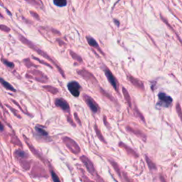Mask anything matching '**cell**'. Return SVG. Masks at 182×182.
Returning <instances> with one entry per match:
<instances>
[{"label":"cell","instance_id":"6da1fadb","mask_svg":"<svg viewBox=\"0 0 182 182\" xmlns=\"http://www.w3.org/2000/svg\"><path fill=\"white\" fill-rule=\"evenodd\" d=\"M18 35H19V38L20 41H21V42L24 43V44H26V46H29V48H31V49L34 50V51H36V52L37 53H38V54H39V55H41V56H42L43 57L46 58V59L49 60V61H51V62H52V63H53V64H54L55 66H56V67L57 68V69L58 70V71H59V72L61 73V74L62 75V76L63 77V78H65L64 71H63L62 68L60 67V66H58V65L57 64V62H56V61H53L52 58H51V56H48V55L47 53H46V52H45V51H42V50L39 49V48H38V47H36V46H35V45H34V43H33L32 42H31V41H29V40L27 39V38H24V36H21V35H20V34H18Z\"/></svg>","mask_w":182,"mask_h":182},{"label":"cell","instance_id":"7a4b0ae2","mask_svg":"<svg viewBox=\"0 0 182 182\" xmlns=\"http://www.w3.org/2000/svg\"><path fill=\"white\" fill-rule=\"evenodd\" d=\"M159 102L158 106L164 107V108H169L172 104L173 100L171 97L167 96L164 93H160L158 95Z\"/></svg>","mask_w":182,"mask_h":182},{"label":"cell","instance_id":"3957f363","mask_svg":"<svg viewBox=\"0 0 182 182\" xmlns=\"http://www.w3.org/2000/svg\"><path fill=\"white\" fill-rule=\"evenodd\" d=\"M103 70H104L105 75H106L107 78H108L109 83L111 84V86L113 87V88H114L115 91L118 93V91H119V84H118V82L117 81L115 76L106 66H105Z\"/></svg>","mask_w":182,"mask_h":182},{"label":"cell","instance_id":"277c9868","mask_svg":"<svg viewBox=\"0 0 182 182\" xmlns=\"http://www.w3.org/2000/svg\"><path fill=\"white\" fill-rule=\"evenodd\" d=\"M68 89L70 93H71L73 96L78 98L80 96L81 93V86H80L79 83L76 81H71L68 83L67 85Z\"/></svg>","mask_w":182,"mask_h":182},{"label":"cell","instance_id":"5b68a950","mask_svg":"<svg viewBox=\"0 0 182 182\" xmlns=\"http://www.w3.org/2000/svg\"><path fill=\"white\" fill-rule=\"evenodd\" d=\"M83 98H84V100L85 101H86L87 106L89 107L90 109H91L93 113H97L99 112L100 110L99 106H98V103H97L91 96H87V95L84 94L83 95Z\"/></svg>","mask_w":182,"mask_h":182},{"label":"cell","instance_id":"8992f818","mask_svg":"<svg viewBox=\"0 0 182 182\" xmlns=\"http://www.w3.org/2000/svg\"><path fill=\"white\" fill-rule=\"evenodd\" d=\"M63 142H64L65 144L69 148V149L71 152L75 154H77L80 152V148L78 147V145L77 144V143L75 141H73V140H71V138L66 137H63Z\"/></svg>","mask_w":182,"mask_h":182},{"label":"cell","instance_id":"52a82bcc","mask_svg":"<svg viewBox=\"0 0 182 182\" xmlns=\"http://www.w3.org/2000/svg\"><path fill=\"white\" fill-rule=\"evenodd\" d=\"M55 105L58 108H60L61 110H63V111L67 112V113L70 112L69 104H68L67 101H65L63 98H56L55 100Z\"/></svg>","mask_w":182,"mask_h":182},{"label":"cell","instance_id":"ba28073f","mask_svg":"<svg viewBox=\"0 0 182 182\" xmlns=\"http://www.w3.org/2000/svg\"><path fill=\"white\" fill-rule=\"evenodd\" d=\"M127 79L133 86L137 88L138 89L141 90V91H144V86L142 81L137 79V78H135V77L129 76V75H127Z\"/></svg>","mask_w":182,"mask_h":182},{"label":"cell","instance_id":"9c48e42d","mask_svg":"<svg viewBox=\"0 0 182 182\" xmlns=\"http://www.w3.org/2000/svg\"><path fill=\"white\" fill-rule=\"evenodd\" d=\"M78 73L80 75V76L83 77V78H85L86 81H92L93 83H94V82L97 83L96 78L93 76V74H92L91 72L86 71V70L82 69V70H81V71H78Z\"/></svg>","mask_w":182,"mask_h":182},{"label":"cell","instance_id":"30bf717a","mask_svg":"<svg viewBox=\"0 0 182 182\" xmlns=\"http://www.w3.org/2000/svg\"><path fill=\"white\" fill-rule=\"evenodd\" d=\"M127 130L129 132H130L133 133L134 135H137V137H139L141 138V139H142L144 142L147 140V135H145L143 132H142L141 130H140L138 129H135V128L131 127H129V126L127 127Z\"/></svg>","mask_w":182,"mask_h":182},{"label":"cell","instance_id":"8fae6325","mask_svg":"<svg viewBox=\"0 0 182 182\" xmlns=\"http://www.w3.org/2000/svg\"><path fill=\"white\" fill-rule=\"evenodd\" d=\"M119 146L121 147L123 149H124L125 151H126V152L129 155H130V156L133 157L134 158L139 157V154H138L137 153L134 149H132L130 148V147H128L127 145L123 144V142H120L119 144Z\"/></svg>","mask_w":182,"mask_h":182},{"label":"cell","instance_id":"7c38bea8","mask_svg":"<svg viewBox=\"0 0 182 182\" xmlns=\"http://www.w3.org/2000/svg\"><path fill=\"white\" fill-rule=\"evenodd\" d=\"M86 38H87V41H88V44H89L90 46H92V47H94V48H98V49L99 50V51H101V52L103 53V55H104V53H103V51H101V48H100L99 46H98V42H97V41L94 39V38L91 37V36H87Z\"/></svg>","mask_w":182,"mask_h":182},{"label":"cell","instance_id":"4fadbf2b","mask_svg":"<svg viewBox=\"0 0 182 182\" xmlns=\"http://www.w3.org/2000/svg\"><path fill=\"white\" fill-rule=\"evenodd\" d=\"M0 83H1V84L3 86V87L6 88V89L12 92H16V89H15L14 87L11 86L9 83H8L7 81H6L4 79H3L2 78H0Z\"/></svg>","mask_w":182,"mask_h":182},{"label":"cell","instance_id":"5bb4252c","mask_svg":"<svg viewBox=\"0 0 182 182\" xmlns=\"http://www.w3.org/2000/svg\"><path fill=\"white\" fill-rule=\"evenodd\" d=\"M35 130H36V133H37L38 135H40V136H41V137H48V133L46 131V130L43 129V127H41V126L37 125V126H36V127H35Z\"/></svg>","mask_w":182,"mask_h":182},{"label":"cell","instance_id":"9a60e30c","mask_svg":"<svg viewBox=\"0 0 182 182\" xmlns=\"http://www.w3.org/2000/svg\"><path fill=\"white\" fill-rule=\"evenodd\" d=\"M81 159L82 161H83V162H84L85 164H86V167L88 168V169L89 170V171H91V173H93V164H92L91 161H90V160L88 159V158L86 157H85V156L81 157Z\"/></svg>","mask_w":182,"mask_h":182},{"label":"cell","instance_id":"2e32d148","mask_svg":"<svg viewBox=\"0 0 182 182\" xmlns=\"http://www.w3.org/2000/svg\"><path fill=\"white\" fill-rule=\"evenodd\" d=\"M123 95H124L125 100V101H126L127 103V105H128V106H129L130 108H132L131 97H130L129 93H128V91H127L126 88H123Z\"/></svg>","mask_w":182,"mask_h":182},{"label":"cell","instance_id":"e0dca14e","mask_svg":"<svg viewBox=\"0 0 182 182\" xmlns=\"http://www.w3.org/2000/svg\"><path fill=\"white\" fill-rule=\"evenodd\" d=\"M145 159H146V161H147V165H148L149 169L150 170H156L157 169L156 164H155L154 163L153 161L148 157L147 156L145 157Z\"/></svg>","mask_w":182,"mask_h":182},{"label":"cell","instance_id":"ac0fdd59","mask_svg":"<svg viewBox=\"0 0 182 182\" xmlns=\"http://www.w3.org/2000/svg\"><path fill=\"white\" fill-rule=\"evenodd\" d=\"M53 4L57 6L63 7V6H66V4H67V1H66V0H54Z\"/></svg>","mask_w":182,"mask_h":182},{"label":"cell","instance_id":"d6986e66","mask_svg":"<svg viewBox=\"0 0 182 182\" xmlns=\"http://www.w3.org/2000/svg\"><path fill=\"white\" fill-rule=\"evenodd\" d=\"M95 130H96V134H97V135H98V138H99V139L101 140L102 142H104V143H106V140H105L104 138H103V135H102L101 130L98 129V126H97V125H95Z\"/></svg>","mask_w":182,"mask_h":182},{"label":"cell","instance_id":"ffe728a7","mask_svg":"<svg viewBox=\"0 0 182 182\" xmlns=\"http://www.w3.org/2000/svg\"><path fill=\"white\" fill-rule=\"evenodd\" d=\"M43 88H45V89H46L48 92H50V93H53V94H56V93H58V89L57 88H54V87H52V86H43Z\"/></svg>","mask_w":182,"mask_h":182},{"label":"cell","instance_id":"44dd1931","mask_svg":"<svg viewBox=\"0 0 182 182\" xmlns=\"http://www.w3.org/2000/svg\"><path fill=\"white\" fill-rule=\"evenodd\" d=\"M1 62L4 63L5 66H7V67L11 68H14V63H11V62H10V61H8V60L5 59V58H1Z\"/></svg>","mask_w":182,"mask_h":182},{"label":"cell","instance_id":"7402d4cb","mask_svg":"<svg viewBox=\"0 0 182 182\" xmlns=\"http://www.w3.org/2000/svg\"><path fill=\"white\" fill-rule=\"evenodd\" d=\"M70 54H71V56H72V57L74 58L75 60H76V61H79V62H82V61H83V60H82L81 56H78V55H77L76 53H75L73 51H70Z\"/></svg>","mask_w":182,"mask_h":182},{"label":"cell","instance_id":"603a6c76","mask_svg":"<svg viewBox=\"0 0 182 182\" xmlns=\"http://www.w3.org/2000/svg\"><path fill=\"white\" fill-rule=\"evenodd\" d=\"M176 112H177L178 117H179L180 119H181V122H182V110H181V106H180L179 103H177V104H176Z\"/></svg>","mask_w":182,"mask_h":182},{"label":"cell","instance_id":"cb8c5ba5","mask_svg":"<svg viewBox=\"0 0 182 182\" xmlns=\"http://www.w3.org/2000/svg\"><path fill=\"white\" fill-rule=\"evenodd\" d=\"M52 178L54 182H60L59 179H58V177L56 176V174L54 172H52Z\"/></svg>","mask_w":182,"mask_h":182},{"label":"cell","instance_id":"d4e9b609","mask_svg":"<svg viewBox=\"0 0 182 182\" xmlns=\"http://www.w3.org/2000/svg\"><path fill=\"white\" fill-rule=\"evenodd\" d=\"M33 58H34V59H35V60H36V61H40V62H41V63H43V64L44 65H46V66H48V67H50V68H52L53 67L52 66H51V65H49V64H48V63H46V62H43V61H41V60L40 59H38V58H35L34 56H33Z\"/></svg>","mask_w":182,"mask_h":182},{"label":"cell","instance_id":"484cf974","mask_svg":"<svg viewBox=\"0 0 182 182\" xmlns=\"http://www.w3.org/2000/svg\"><path fill=\"white\" fill-rule=\"evenodd\" d=\"M0 28H2L1 30H4V31H6V32H8V31H10V29L9 28H8L7 26H4V25H0Z\"/></svg>","mask_w":182,"mask_h":182},{"label":"cell","instance_id":"4316f807","mask_svg":"<svg viewBox=\"0 0 182 182\" xmlns=\"http://www.w3.org/2000/svg\"><path fill=\"white\" fill-rule=\"evenodd\" d=\"M31 14L33 15V16H34V18H36V19H38V20L40 19H39V16H38V15L36 14H35V13L33 11H31Z\"/></svg>","mask_w":182,"mask_h":182},{"label":"cell","instance_id":"83f0119b","mask_svg":"<svg viewBox=\"0 0 182 182\" xmlns=\"http://www.w3.org/2000/svg\"><path fill=\"white\" fill-rule=\"evenodd\" d=\"M160 182H166V178H165V177L163 176V175H161V176H160Z\"/></svg>","mask_w":182,"mask_h":182},{"label":"cell","instance_id":"f1b7e54d","mask_svg":"<svg viewBox=\"0 0 182 182\" xmlns=\"http://www.w3.org/2000/svg\"><path fill=\"white\" fill-rule=\"evenodd\" d=\"M75 118H76V120H77V119H78V124H79L80 125H81V121H80L79 120V118H78V115H77V113H75Z\"/></svg>","mask_w":182,"mask_h":182},{"label":"cell","instance_id":"f546056e","mask_svg":"<svg viewBox=\"0 0 182 182\" xmlns=\"http://www.w3.org/2000/svg\"><path fill=\"white\" fill-rule=\"evenodd\" d=\"M4 125H2V123H1V122H0V131H3V130H4Z\"/></svg>","mask_w":182,"mask_h":182},{"label":"cell","instance_id":"4dcf8cb0","mask_svg":"<svg viewBox=\"0 0 182 182\" xmlns=\"http://www.w3.org/2000/svg\"><path fill=\"white\" fill-rule=\"evenodd\" d=\"M115 22H116V23H115V24H116V25H118V26H119V25H120L119 21H117V20H115Z\"/></svg>","mask_w":182,"mask_h":182},{"label":"cell","instance_id":"1f68e13d","mask_svg":"<svg viewBox=\"0 0 182 182\" xmlns=\"http://www.w3.org/2000/svg\"><path fill=\"white\" fill-rule=\"evenodd\" d=\"M0 17H1V18H3V16H2V15H1V14H0Z\"/></svg>","mask_w":182,"mask_h":182}]
</instances>
